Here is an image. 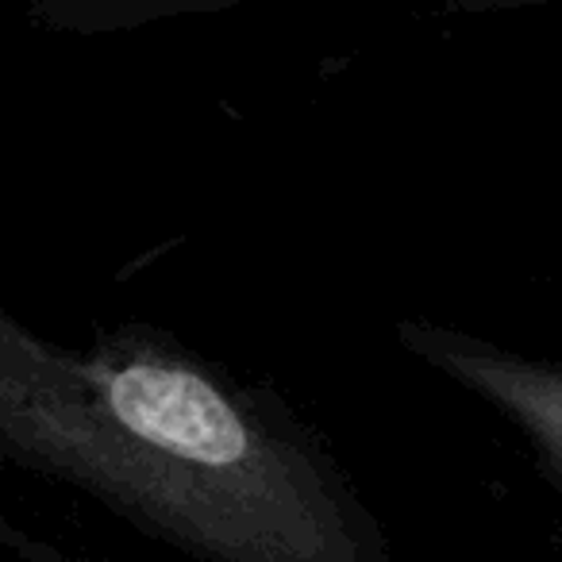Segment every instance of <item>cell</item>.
Returning a JSON list of instances; mask_svg holds the SVG:
<instances>
[{
    "instance_id": "6da1fadb",
    "label": "cell",
    "mask_w": 562,
    "mask_h": 562,
    "mask_svg": "<svg viewBox=\"0 0 562 562\" xmlns=\"http://www.w3.org/2000/svg\"><path fill=\"white\" fill-rule=\"evenodd\" d=\"M0 467L189 562H393L382 516L290 401L150 324L63 344L0 305Z\"/></svg>"
},
{
    "instance_id": "277c9868",
    "label": "cell",
    "mask_w": 562,
    "mask_h": 562,
    "mask_svg": "<svg viewBox=\"0 0 562 562\" xmlns=\"http://www.w3.org/2000/svg\"><path fill=\"white\" fill-rule=\"evenodd\" d=\"M47 562H93V559H86V554H74V551H63V547H55V554H50Z\"/></svg>"
},
{
    "instance_id": "3957f363",
    "label": "cell",
    "mask_w": 562,
    "mask_h": 562,
    "mask_svg": "<svg viewBox=\"0 0 562 562\" xmlns=\"http://www.w3.org/2000/svg\"><path fill=\"white\" fill-rule=\"evenodd\" d=\"M459 12H501V9H528V4H547V0H451Z\"/></svg>"
},
{
    "instance_id": "7a4b0ae2",
    "label": "cell",
    "mask_w": 562,
    "mask_h": 562,
    "mask_svg": "<svg viewBox=\"0 0 562 562\" xmlns=\"http://www.w3.org/2000/svg\"><path fill=\"white\" fill-rule=\"evenodd\" d=\"M397 344L501 416L531 454L539 477L562 497V359H543L431 316L397 321Z\"/></svg>"
}]
</instances>
